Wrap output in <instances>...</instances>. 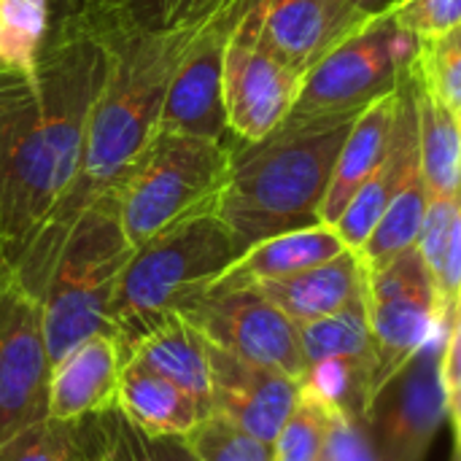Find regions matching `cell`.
Masks as SVG:
<instances>
[{
  "label": "cell",
  "mask_w": 461,
  "mask_h": 461,
  "mask_svg": "<svg viewBox=\"0 0 461 461\" xmlns=\"http://www.w3.org/2000/svg\"><path fill=\"white\" fill-rule=\"evenodd\" d=\"M111 51L81 0H57L35 76L0 70V267L14 273L70 186Z\"/></svg>",
  "instance_id": "obj_1"
},
{
  "label": "cell",
  "mask_w": 461,
  "mask_h": 461,
  "mask_svg": "<svg viewBox=\"0 0 461 461\" xmlns=\"http://www.w3.org/2000/svg\"><path fill=\"white\" fill-rule=\"evenodd\" d=\"M89 19L111 51V76L92 111L78 170L51 219L14 270V278L38 300L43 297L76 221L95 203L116 197L127 173L149 149L159 130V111L173 70L194 32L203 27L135 30L97 22L92 14Z\"/></svg>",
  "instance_id": "obj_2"
},
{
  "label": "cell",
  "mask_w": 461,
  "mask_h": 461,
  "mask_svg": "<svg viewBox=\"0 0 461 461\" xmlns=\"http://www.w3.org/2000/svg\"><path fill=\"white\" fill-rule=\"evenodd\" d=\"M354 119L278 124L259 143H232L230 176L213 211L243 251L321 224V205Z\"/></svg>",
  "instance_id": "obj_3"
},
{
  "label": "cell",
  "mask_w": 461,
  "mask_h": 461,
  "mask_svg": "<svg viewBox=\"0 0 461 461\" xmlns=\"http://www.w3.org/2000/svg\"><path fill=\"white\" fill-rule=\"evenodd\" d=\"M240 254L216 211H203L138 246L108 305V324L124 359L157 324L192 308Z\"/></svg>",
  "instance_id": "obj_4"
},
{
  "label": "cell",
  "mask_w": 461,
  "mask_h": 461,
  "mask_svg": "<svg viewBox=\"0 0 461 461\" xmlns=\"http://www.w3.org/2000/svg\"><path fill=\"white\" fill-rule=\"evenodd\" d=\"M132 251L119 221L116 197L95 203L76 221L41 297L51 367L89 338L111 332L108 305Z\"/></svg>",
  "instance_id": "obj_5"
},
{
  "label": "cell",
  "mask_w": 461,
  "mask_h": 461,
  "mask_svg": "<svg viewBox=\"0 0 461 461\" xmlns=\"http://www.w3.org/2000/svg\"><path fill=\"white\" fill-rule=\"evenodd\" d=\"M230 162L232 143L227 140L157 130L116 192L127 243L138 249L159 232L213 211Z\"/></svg>",
  "instance_id": "obj_6"
},
{
  "label": "cell",
  "mask_w": 461,
  "mask_h": 461,
  "mask_svg": "<svg viewBox=\"0 0 461 461\" xmlns=\"http://www.w3.org/2000/svg\"><path fill=\"white\" fill-rule=\"evenodd\" d=\"M419 38L402 30L389 5L316 62L281 124H311L359 116L378 97L400 89L413 68Z\"/></svg>",
  "instance_id": "obj_7"
},
{
  "label": "cell",
  "mask_w": 461,
  "mask_h": 461,
  "mask_svg": "<svg viewBox=\"0 0 461 461\" xmlns=\"http://www.w3.org/2000/svg\"><path fill=\"white\" fill-rule=\"evenodd\" d=\"M451 324L454 321H446L375 389L367 405L365 429L378 461H427L443 421H448L443 351Z\"/></svg>",
  "instance_id": "obj_8"
},
{
  "label": "cell",
  "mask_w": 461,
  "mask_h": 461,
  "mask_svg": "<svg viewBox=\"0 0 461 461\" xmlns=\"http://www.w3.org/2000/svg\"><path fill=\"white\" fill-rule=\"evenodd\" d=\"M365 300L375 338V389L446 321H454L443 313L432 273L416 246L367 273Z\"/></svg>",
  "instance_id": "obj_9"
},
{
  "label": "cell",
  "mask_w": 461,
  "mask_h": 461,
  "mask_svg": "<svg viewBox=\"0 0 461 461\" xmlns=\"http://www.w3.org/2000/svg\"><path fill=\"white\" fill-rule=\"evenodd\" d=\"M49 378L41 300L0 267V448L46 419Z\"/></svg>",
  "instance_id": "obj_10"
},
{
  "label": "cell",
  "mask_w": 461,
  "mask_h": 461,
  "mask_svg": "<svg viewBox=\"0 0 461 461\" xmlns=\"http://www.w3.org/2000/svg\"><path fill=\"white\" fill-rule=\"evenodd\" d=\"M254 5L257 0L232 27L224 49V111L230 135L240 143L265 140L292 111L303 84V76L259 38Z\"/></svg>",
  "instance_id": "obj_11"
},
{
  "label": "cell",
  "mask_w": 461,
  "mask_h": 461,
  "mask_svg": "<svg viewBox=\"0 0 461 461\" xmlns=\"http://www.w3.org/2000/svg\"><path fill=\"white\" fill-rule=\"evenodd\" d=\"M181 316L189 319L211 346L246 362L281 370L297 381H303L308 370L297 324L257 286L208 292Z\"/></svg>",
  "instance_id": "obj_12"
},
{
  "label": "cell",
  "mask_w": 461,
  "mask_h": 461,
  "mask_svg": "<svg viewBox=\"0 0 461 461\" xmlns=\"http://www.w3.org/2000/svg\"><path fill=\"white\" fill-rule=\"evenodd\" d=\"M254 0H238L211 16L181 54L165 89L159 130L184 132L211 140H227L230 124L224 111V49L232 27Z\"/></svg>",
  "instance_id": "obj_13"
},
{
  "label": "cell",
  "mask_w": 461,
  "mask_h": 461,
  "mask_svg": "<svg viewBox=\"0 0 461 461\" xmlns=\"http://www.w3.org/2000/svg\"><path fill=\"white\" fill-rule=\"evenodd\" d=\"M254 14L265 46L300 76L373 16L351 0H257Z\"/></svg>",
  "instance_id": "obj_14"
},
{
  "label": "cell",
  "mask_w": 461,
  "mask_h": 461,
  "mask_svg": "<svg viewBox=\"0 0 461 461\" xmlns=\"http://www.w3.org/2000/svg\"><path fill=\"white\" fill-rule=\"evenodd\" d=\"M211 405L254 438L273 443L300 400V381L208 343Z\"/></svg>",
  "instance_id": "obj_15"
},
{
  "label": "cell",
  "mask_w": 461,
  "mask_h": 461,
  "mask_svg": "<svg viewBox=\"0 0 461 461\" xmlns=\"http://www.w3.org/2000/svg\"><path fill=\"white\" fill-rule=\"evenodd\" d=\"M421 173L419 167V135H416V105L411 95V84H402L400 95V111L392 132V146L384 157V162L375 167V173L362 184V189L354 194V200L346 205L340 219L332 224L343 243L354 251L365 246L375 224L381 221L389 203L402 192V186Z\"/></svg>",
  "instance_id": "obj_16"
},
{
  "label": "cell",
  "mask_w": 461,
  "mask_h": 461,
  "mask_svg": "<svg viewBox=\"0 0 461 461\" xmlns=\"http://www.w3.org/2000/svg\"><path fill=\"white\" fill-rule=\"evenodd\" d=\"M124 354L111 332H100L51 367L49 408L54 421H78L116 402Z\"/></svg>",
  "instance_id": "obj_17"
},
{
  "label": "cell",
  "mask_w": 461,
  "mask_h": 461,
  "mask_svg": "<svg viewBox=\"0 0 461 461\" xmlns=\"http://www.w3.org/2000/svg\"><path fill=\"white\" fill-rule=\"evenodd\" d=\"M257 289L278 305L294 324H308L338 313L348 303L365 297L367 292V270L354 249L308 267L303 273L257 284Z\"/></svg>",
  "instance_id": "obj_18"
},
{
  "label": "cell",
  "mask_w": 461,
  "mask_h": 461,
  "mask_svg": "<svg viewBox=\"0 0 461 461\" xmlns=\"http://www.w3.org/2000/svg\"><path fill=\"white\" fill-rule=\"evenodd\" d=\"M348 246L338 235L332 224H313L303 230H292L276 238H267L262 243L249 246L216 281L208 292H230V289H246L265 281H278L294 273H303L308 267H316L338 254H343ZM205 292V294H208Z\"/></svg>",
  "instance_id": "obj_19"
},
{
  "label": "cell",
  "mask_w": 461,
  "mask_h": 461,
  "mask_svg": "<svg viewBox=\"0 0 461 461\" xmlns=\"http://www.w3.org/2000/svg\"><path fill=\"white\" fill-rule=\"evenodd\" d=\"M400 95H402V86L378 97L354 119L340 146L335 170H332V181L321 205V224H335L340 213L346 211V205L354 200V194L362 189V184L384 162L392 146V132H394V122L400 111Z\"/></svg>",
  "instance_id": "obj_20"
},
{
  "label": "cell",
  "mask_w": 461,
  "mask_h": 461,
  "mask_svg": "<svg viewBox=\"0 0 461 461\" xmlns=\"http://www.w3.org/2000/svg\"><path fill=\"white\" fill-rule=\"evenodd\" d=\"M124 362H135V365L167 378L170 384L184 389L205 413L213 411L208 340L181 313L167 316L149 335H143L132 346V351L127 354Z\"/></svg>",
  "instance_id": "obj_21"
},
{
  "label": "cell",
  "mask_w": 461,
  "mask_h": 461,
  "mask_svg": "<svg viewBox=\"0 0 461 461\" xmlns=\"http://www.w3.org/2000/svg\"><path fill=\"white\" fill-rule=\"evenodd\" d=\"M76 451L81 461H200L186 435L146 432L116 402L76 421Z\"/></svg>",
  "instance_id": "obj_22"
},
{
  "label": "cell",
  "mask_w": 461,
  "mask_h": 461,
  "mask_svg": "<svg viewBox=\"0 0 461 461\" xmlns=\"http://www.w3.org/2000/svg\"><path fill=\"white\" fill-rule=\"evenodd\" d=\"M416 105L419 167L432 197L461 200V130L459 113L451 111L413 73L408 76Z\"/></svg>",
  "instance_id": "obj_23"
},
{
  "label": "cell",
  "mask_w": 461,
  "mask_h": 461,
  "mask_svg": "<svg viewBox=\"0 0 461 461\" xmlns=\"http://www.w3.org/2000/svg\"><path fill=\"white\" fill-rule=\"evenodd\" d=\"M116 405L130 421L157 435H189L208 413L167 378L124 362Z\"/></svg>",
  "instance_id": "obj_24"
},
{
  "label": "cell",
  "mask_w": 461,
  "mask_h": 461,
  "mask_svg": "<svg viewBox=\"0 0 461 461\" xmlns=\"http://www.w3.org/2000/svg\"><path fill=\"white\" fill-rule=\"evenodd\" d=\"M300 384L335 413L365 424L367 405L375 394V359H359V357L319 359L308 365Z\"/></svg>",
  "instance_id": "obj_25"
},
{
  "label": "cell",
  "mask_w": 461,
  "mask_h": 461,
  "mask_svg": "<svg viewBox=\"0 0 461 461\" xmlns=\"http://www.w3.org/2000/svg\"><path fill=\"white\" fill-rule=\"evenodd\" d=\"M429 197L432 194H429L421 173H416L402 186V192L389 203V208L384 211L381 221L370 232L365 246L357 251L367 273L384 267L386 262H392L394 257H400L402 251L416 246L421 224H424V216H427Z\"/></svg>",
  "instance_id": "obj_26"
},
{
  "label": "cell",
  "mask_w": 461,
  "mask_h": 461,
  "mask_svg": "<svg viewBox=\"0 0 461 461\" xmlns=\"http://www.w3.org/2000/svg\"><path fill=\"white\" fill-rule=\"evenodd\" d=\"M84 8L105 24L135 30L200 27L238 0H81Z\"/></svg>",
  "instance_id": "obj_27"
},
{
  "label": "cell",
  "mask_w": 461,
  "mask_h": 461,
  "mask_svg": "<svg viewBox=\"0 0 461 461\" xmlns=\"http://www.w3.org/2000/svg\"><path fill=\"white\" fill-rule=\"evenodd\" d=\"M57 0H0V70L35 76Z\"/></svg>",
  "instance_id": "obj_28"
},
{
  "label": "cell",
  "mask_w": 461,
  "mask_h": 461,
  "mask_svg": "<svg viewBox=\"0 0 461 461\" xmlns=\"http://www.w3.org/2000/svg\"><path fill=\"white\" fill-rule=\"evenodd\" d=\"M297 332L308 365L330 357L375 359V338H373L365 297L348 303L338 313H330L308 324H297Z\"/></svg>",
  "instance_id": "obj_29"
},
{
  "label": "cell",
  "mask_w": 461,
  "mask_h": 461,
  "mask_svg": "<svg viewBox=\"0 0 461 461\" xmlns=\"http://www.w3.org/2000/svg\"><path fill=\"white\" fill-rule=\"evenodd\" d=\"M411 73L424 81L451 111L461 113V27L419 38Z\"/></svg>",
  "instance_id": "obj_30"
},
{
  "label": "cell",
  "mask_w": 461,
  "mask_h": 461,
  "mask_svg": "<svg viewBox=\"0 0 461 461\" xmlns=\"http://www.w3.org/2000/svg\"><path fill=\"white\" fill-rule=\"evenodd\" d=\"M332 419L335 411L327 408L316 394H311L300 384V400L289 413V419L284 421L278 438L273 440L276 461H316L327 440Z\"/></svg>",
  "instance_id": "obj_31"
},
{
  "label": "cell",
  "mask_w": 461,
  "mask_h": 461,
  "mask_svg": "<svg viewBox=\"0 0 461 461\" xmlns=\"http://www.w3.org/2000/svg\"><path fill=\"white\" fill-rule=\"evenodd\" d=\"M186 440L200 461H276L273 443L254 438L216 411H211Z\"/></svg>",
  "instance_id": "obj_32"
},
{
  "label": "cell",
  "mask_w": 461,
  "mask_h": 461,
  "mask_svg": "<svg viewBox=\"0 0 461 461\" xmlns=\"http://www.w3.org/2000/svg\"><path fill=\"white\" fill-rule=\"evenodd\" d=\"M0 461H76V421L46 416L3 446Z\"/></svg>",
  "instance_id": "obj_33"
},
{
  "label": "cell",
  "mask_w": 461,
  "mask_h": 461,
  "mask_svg": "<svg viewBox=\"0 0 461 461\" xmlns=\"http://www.w3.org/2000/svg\"><path fill=\"white\" fill-rule=\"evenodd\" d=\"M394 22L416 38H429L461 27V0H394Z\"/></svg>",
  "instance_id": "obj_34"
},
{
  "label": "cell",
  "mask_w": 461,
  "mask_h": 461,
  "mask_svg": "<svg viewBox=\"0 0 461 461\" xmlns=\"http://www.w3.org/2000/svg\"><path fill=\"white\" fill-rule=\"evenodd\" d=\"M456 221H459V200L429 197L427 216H424V224H421L416 249L424 257V262H427V267H429L432 276L438 273V267L443 262V254H446V249L451 243V235H454Z\"/></svg>",
  "instance_id": "obj_35"
},
{
  "label": "cell",
  "mask_w": 461,
  "mask_h": 461,
  "mask_svg": "<svg viewBox=\"0 0 461 461\" xmlns=\"http://www.w3.org/2000/svg\"><path fill=\"white\" fill-rule=\"evenodd\" d=\"M316 461H378L365 424L335 413Z\"/></svg>",
  "instance_id": "obj_36"
},
{
  "label": "cell",
  "mask_w": 461,
  "mask_h": 461,
  "mask_svg": "<svg viewBox=\"0 0 461 461\" xmlns=\"http://www.w3.org/2000/svg\"><path fill=\"white\" fill-rule=\"evenodd\" d=\"M443 384L448 397V421L461 432V305L454 316L443 351Z\"/></svg>",
  "instance_id": "obj_37"
},
{
  "label": "cell",
  "mask_w": 461,
  "mask_h": 461,
  "mask_svg": "<svg viewBox=\"0 0 461 461\" xmlns=\"http://www.w3.org/2000/svg\"><path fill=\"white\" fill-rule=\"evenodd\" d=\"M351 3H357V5L365 8L367 14H375V11H381L384 5H389L386 0H351Z\"/></svg>",
  "instance_id": "obj_38"
},
{
  "label": "cell",
  "mask_w": 461,
  "mask_h": 461,
  "mask_svg": "<svg viewBox=\"0 0 461 461\" xmlns=\"http://www.w3.org/2000/svg\"><path fill=\"white\" fill-rule=\"evenodd\" d=\"M448 461H461V435H456V432H454V446H451Z\"/></svg>",
  "instance_id": "obj_39"
},
{
  "label": "cell",
  "mask_w": 461,
  "mask_h": 461,
  "mask_svg": "<svg viewBox=\"0 0 461 461\" xmlns=\"http://www.w3.org/2000/svg\"><path fill=\"white\" fill-rule=\"evenodd\" d=\"M76 461H81V459H78V451H76Z\"/></svg>",
  "instance_id": "obj_40"
},
{
  "label": "cell",
  "mask_w": 461,
  "mask_h": 461,
  "mask_svg": "<svg viewBox=\"0 0 461 461\" xmlns=\"http://www.w3.org/2000/svg\"><path fill=\"white\" fill-rule=\"evenodd\" d=\"M459 130H461V113H459Z\"/></svg>",
  "instance_id": "obj_41"
},
{
  "label": "cell",
  "mask_w": 461,
  "mask_h": 461,
  "mask_svg": "<svg viewBox=\"0 0 461 461\" xmlns=\"http://www.w3.org/2000/svg\"><path fill=\"white\" fill-rule=\"evenodd\" d=\"M454 432H456V435H461V432H459V429H454Z\"/></svg>",
  "instance_id": "obj_42"
},
{
  "label": "cell",
  "mask_w": 461,
  "mask_h": 461,
  "mask_svg": "<svg viewBox=\"0 0 461 461\" xmlns=\"http://www.w3.org/2000/svg\"><path fill=\"white\" fill-rule=\"evenodd\" d=\"M459 211H461V200H459Z\"/></svg>",
  "instance_id": "obj_43"
}]
</instances>
